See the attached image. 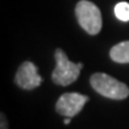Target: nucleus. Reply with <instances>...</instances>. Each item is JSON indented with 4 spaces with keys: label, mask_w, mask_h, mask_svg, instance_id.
I'll list each match as a JSON object with an SVG mask.
<instances>
[{
    "label": "nucleus",
    "mask_w": 129,
    "mask_h": 129,
    "mask_svg": "<svg viewBox=\"0 0 129 129\" xmlns=\"http://www.w3.org/2000/svg\"><path fill=\"white\" fill-rule=\"evenodd\" d=\"M55 58V67L51 73V80L54 84L58 86H70L79 78L80 70L83 69V63L78 62L74 63L67 58L66 53L61 48L55 49L54 51Z\"/></svg>",
    "instance_id": "obj_1"
},
{
    "label": "nucleus",
    "mask_w": 129,
    "mask_h": 129,
    "mask_svg": "<svg viewBox=\"0 0 129 129\" xmlns=\"http://www.w3.org/2000/svg\"><path fill=\"white\" fill-rule=\"evenodd\" d=\"M90 84L99 95L113 100H124L129 96V87L105 73H95L90 78Z\"/></svg>",
    "instance_id": "obj_2"
},
{
    "label": "nucleus",
    "mask_w": 129,
    "mask_h": 129,
    "mask_svg": "<svg viewBox=\"0 0 129 129\" xmlns=\"http://www.w3.org/2000/svg\"><path fill=\"white\" fill-rule=\"evenodd\" d=\"M75 16L79 25L91 36H95L102 30L103 20L100 9L96 4L88 0H79L75 7Z\"/></svg>",
    "instance_id": "obj_3"
},
{
    "label": "nucleus",
    "mask_w": 129,
    "mask_h": 129,
    "mask_svg": "<svg viewBox=\"0 0 129 129\" xmlns=\"http://www.w3.org/2000/svg\"><path fill=\"white\" fill-rule=\"evenodd\" d=\"M87 102H88V96L78 92H67L61 95V98L57 100L55 111L61 116L74 117L83 109Z\"/></svg>",
    "instance_id": "obj_4"
},
{
    "label": "nucleus",
    "mask_w": 129,
    "mask_h": 129,
    "mask_svg": "<svg viewBox=\"0 0 129 129\" xmlns=\"http://www.w3.org/2000/svg\"><path fill=\"white\" fill-rule=\"evenodd\" d=\"M15 82L20 88L29 91L40 87L42 83V78L40 77L36 64L30 61H25L24 63H21V66L17 70Z\"/></svg>",
    "instance_id": "obj_5"
},
{
    "label": "nucleus",
    "mask_w": 129,
    "mask_h": 129,
    "mask_svg": "<svg viewBox=\"0 0 129 129\" xmlns=\"http://www.w3.org/2000/svg\"><path fill=\"white\" fill-rule=\"evenodd\" d=\"M109 57L116 63H129V41H122L111 48Z\"/></svg>",
    "instance_id": "obj_6"
},
{
    "label": "nucleus",
    "mask_w": 129,
    "mask_h": 129,
    "mask_svg": "<svg viewBox=\"0 0 129 129\" xmlns=\"http://www.w3.org/2000/svg\"><path fill=\"white\" fill-rule=\"evenodd\" d=\"M115 15L121 21H129V3L121 2L115 5Z\"/></svg>",
    "instance_id": "obj_7"
},
{
    "label": "nucleus",
    "mask_w": 129,
    "mask_h": 129,
    "mask_svg": "<svg viewBox=\"0 0 129 129\" xmlns=\"http://www.w3.org/2000/svg\"><path fill=\"white\" fill-rule=\"evenodd\" d=\"M0 129H8V120L4 113L0 115Z\"/></svg>",
    "instance_id": "obj_8"
},
{
    "label": "nucleus",
    "mask_w": 129,
    "mask_h": 129,
    "mask_svg": "<svg viewBox=\"0 0 129 129\" xmlns=\"http://www.w3.org/2000/svg\"><path fill=\"white\" fill-rule=\"evenodd\" d=\"M70 121H71V117H66V119H64V124H70Z\"/></svg>",
    "instance_id": "obj_9"
}]
</instances>
